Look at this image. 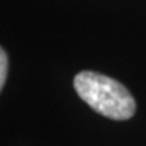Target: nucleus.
Returning a JSON list of instances; mask_svg holds the SVG:
<instances>
[{
	"instance_id": "nucleus-2",
	"label": "nucleus",
	"mask_w": 146,
	"mask_h": 146,
	"mask_svg": "<svg viewBox=\"0 0 146 146\" xmlns=\"http://www.w3.org/2000/svg\"><path fill=\"white\" fill-rule=\"evenodd\" d=\"M7 70H8V58L5 54V50H0V88L3 89L7 80Z\"/></svg>"
},
{
	"instance_id": "nucleus-1",
	"label": "nucleus",
	"mask_w": 146,
	"mask_h": 146,
	"mask_svg": "<svg viewBox=\"0 0 146 146\" xmlns=\"http://www.w3.org/2000/svg\"><path fill=\"white\" fill-rule=\"evenodd\" d=\"M73 87L80 99L92 110L114 120L130 119L135 114V100L123 84L92 70L77 73Z\"/></svg>"
}]
</instances>
